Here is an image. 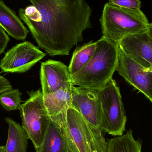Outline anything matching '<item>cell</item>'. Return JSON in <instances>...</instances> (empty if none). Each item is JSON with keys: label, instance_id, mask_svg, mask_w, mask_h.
Here are the masks:
<instances>
[{"label": "cell", "instance_id": "obj_1", "mask_svg": "<svg viewBox=\"0 0 152 152\" xmlns=\"http://www.w3.org/2000/svg\"><path fill=\"white\" fill-rule=\"evenodd\" d=\"M20 9V18L38 46L50 56L69 55L92 27V10L86 0H29Z\"/></svg>", "mask_w": 152, "mask_h": 152}, {"label": "cell", "instance_id": "obj_12", "mask_svg": "<svg viewBox=\"0 0 152 152\" xmlns=\"http://www.w3.org/2000/svg\"><path fill=\"white\" fill-rule=\"evenodd\" d=\"M72 88H62L53 94L43 95L44 103L50 119L63 128L67 112L71 107Z\"/></svg>", "mask_w": 152, "mask_h": 152}, {"label": "cell", "instance_id": "obj_7", "mask_svg": "<svg viewBox=\"0 0 152 152\" xmlns=\"http://www.w3.org/2000/svg\"><path fill=\"white\" fill-rule=\"evenodd\" d=\"M46 56L45 53L32 43L26 41L7 52L0 61V68L5 73H25Z\"/></svg>", "mask_w": 152, "mask_h": 152}, {"label": "cell", "instance_id": "obj_5", "mask_svg": "<svg viewBox=\"0 0 152 152\" xmlns=\"http://www.w3.org/2000/svg\"><path fill=\"white\" fill-rule=\"evenodd\" d=\"M29 98L20 107L22 126L35 149L43 143L50 121L41 89L28 92Z\"/></svg>", "mask_w": 152, "mask_h": 152}, {"label": "cell", "instance_id": "obj_21", "mask_svg": "<svg viewBox=\"0 0 152 152\" xmlns=\"http://www.w3.org/2000/svg\"><path fill=\"white\" fill-rule=\"evenodd\" d=\"M12 88V86L9 80L3 76L0 75V95Z\"/></svg>", "mask_w": 152, "mask_h": 152}, {"label": "cell", "instance_id": "obj_14", "mask_svg": "<svg viewBox=\"0 0 152 152\" xmlns=\"http://www.w3.org/2000/svg\"><path fill=\"white\" fill-rule=\"evenodd\" d=\"M0 26L8 34L18 40H25L28 29L16 13L0 0Z\"/></svg>", "mask_w": 152, "mask_h": 152}, {"label": "cell", "instance_id": "obj_4", "mask_svg": "<svg viewBox=\"0 0 152 152\" xmlns=\"http://www.w3.org/2000/svg\"><path fill=\"white\" fill-rule=\"evenodd\" d=\"M71 152H107L103 130L89 124L73 108L68 110L63 128Z\"/></svg>", "mask_w": 152, "mask_h": 152}, {"label": "cell", "instance_id": "obj_3", "mask_svg": "<svg viewBox=\"0 0 152 152\" xmlns=\"http://www.w3.org/2000/svg\"><path fill=\"white\" fill-rule=\"evenodd\" d=\"M102 37L118 43L127 36L148 30L152 27L141 9L131 10L104 5L100 19Z\"/></svg>", "mask_w": 152, "mask_h": 152}, {"label": "cell", "instance_id": "obj_22", "mask_svg": "<svg viewBox=\"0 0 152 152\" xmlns=\"http://www.w3.org/2000/svg\"><path fill=\"white\" fill-rule=\"evenodd\" d=\"M0 152H5V146L0 145Z\"/></svg>", "mask_w": 152, "mask_h": 152}, {"label": "cell", "instance_id": "obj_6", "mask_svg": "<svg viewBox=\"0 0 152 152\" xmlns=\"http://www.w3.org/2000/svg\"><path fill=\"white\" fill-rule=\"evenodd\" d=\"M102 114L103 131L114 136H120L126 131L127 117L120 88L112 79L98 90Z\"/></svg>", "mask_w": 152, "mask_h": 152}, {"label": "cell", "instance_id": "obj_16", "mask_svg": "<svg viewBox=\"0 0 152 152\" xmlns=\"http://www.w3.org/2000/svg\"><path fill=\"white\" fill-rule=\"evenodd\" d=\"M107 142V152H142V141L135 139L131 129L122 135L108 140Z\"/></svg>", "mask_w": 152, "mask_h": 152}, {"label": "cell", "instance_id": "obj_9", "mask_svg": "<svg viewBox=\"0 0 152 152\" xmlns=\"http://www.w3.org/2000/svg\"><path fill=\"white\" fill-rule=\"evenodd\" d=\"M70 107L78 112L89 124L103 130L102 114L98 90L73 86Z\"/></svg>", "mask_w": 152, "mask_h": 152}, {"label": "cell", "instance_id": "obj_10", "mask_svg": "<svg viewBox=\"0 0 152 152\" xmlns=\"http://www.w3.org/2000/svg\"><path fill=\"white\" fill-rule=\"evenodd\" d=\"M118 44L131 58L152 71V27L145 32L125 37Z\"/></svg>", "mask_w": 152, "mask_h": 152}, {"label": "cell", "instance_id": "obj_20", "mask_svg": "<svg viewBox=\"0 0 152 152\" xmlns=\"http://www.w3.org/2000/svg\"><path fill=\"white\" fill-rule=\"evenodd\" d=\"M10 38L5 31L0 26V55L4 52L7 48Z\"/></svg>", "mask_w": 152, "mask_h": 152}, {"label": "cell", "instance_id": "obj_15", "mask_svg": "<svg viewBox=\"0 0 152 152\" xmlns=\"http://www.w3.org/2000/svg\"><path fill=\"white\" fill-rule=\"evenodd\" d=\"M4 120L9 126L5 152H27L29 137L25 129L11 118Z\"/></svg>", "mask_w": 152, "mask_h": 152}, {"label": "cell", "instance_id": "obj_8", "mask_svg": "<svg viewBox=\"0 0 152 152\" xmlns=\"http://www.w3.org/2000/svg\"><path fill=\"white\" fill-rule=\"evenodd\" d=\"M116 70L125 80L152 102V71L147 70L119 47Z\"/></svg>", "mask_w": 152, "mask_h": 152}, {"label": "cell", "instance_id": "obj_13", "mask_svg": "<svg viewBox=\"0 0 152 152\" xmlns=\"http://www.w3.org/2000/svg\"><path fill=\"white\" fill-rule=\"evenodd\" d=\"M36 152H71L62 128L50 120L43 143Z\"/></svg>", "mask_w": 152, "mask_h": 152}, {"label": "cell", "instance_id": "obj_2", "mask_svg": "<svg viewBox=\"0 0 152 152\" xmlns=\"http://www.w3.org/2000/svg\"><path fill=\"white\" fill-rule=\"evenodd\" d=\"M96 44L95 52L88 63L71 76L73 86L99 90L112 79L117 65L118 44L102 37Z\"/></svg>", "mask_w": 152, "mask_h": 152}, {"label": "cell", "instance_id": "obj_17", "mask_svg": "<svg viewBox=\"0 0 152 152\" xmlns=\"http://www.w3.org/2000/svg\"><path fill=\"white\" fill-rule=\"evenodd\" d=\"M96 48V42L92 41L75 50L68 67L70 76L76 74L88 63L93 55Z\"/></svg>", "mask_w": 152, "mask_h": 152}, {"label": "cell", "instance_id": "obj_18", "mask_svg": "<svg viewBox=\"0 0 152 152\" xmlns=\"http://www.w3.org/2000/svg\"><path fill=\"white\" fill-rule=\"evenodd\" d=\"M21 93L18 89H11L0 95V104L6 111L19 110L22 102Z\"/></svg>", "mask_w": 152, "mask_h": 152}, {"label": "cell", "instance_id": "obj_19", "mask_svg": "<svg viewBox=\"0 0 152 152\" xmlns=\"http://www.w3.org/2000/svg\"><path fill=\"white\" fill-rule=\"evenodd\" d=\"M111 5L118 6L131 10H137L140 9L141 2L140 0H109Z\"/></svg>", "mask_w": 152, "mask_h": 152}, {"label": "cell", "instance_id": "obj_11", "mask_svg": "<svg viewBox=\"0 0 152 152\" xmlns=\"http://www.w3.org/2000/svg\"><path fill=\"white\" fill-rule=\"evenodd\" d=\"M43 95L51 94L62 88H71L68 67L60 61L48 60L42 62L40 71Z\"/></svg>", "mask_w": 152, "mask_h": 152}]
</instances>
